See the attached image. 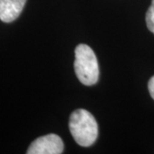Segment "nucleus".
<instances>
[{"instance_id":"f257e3e1","label":"nucleus","mask_w":154,"mask_h":154,"mask_svg":"<svg viewBox=\"0 0 154 154\" xmlns=\"http://www.w3.org/2000/svg\"><path fill=\"white\" fill-rule=\"evenodd\" d=\"M69 127L74 140L82 146H92L98 138V123L94 116L84 109H78L72 112Z\"/></svg>"},{"instance_id":"f03ea898","label":"nucleus","mask_w":154,"mask_h":154,"mask_svg":"<svg viewBox=\"0 0 154 154\" xmlns=\"http://www.w3.org/2000/svg\"><path fill=\"white\" fill-rule=\"evenodd\" d=\"M75 72L78 80L86 86H93L99 80V63L94 51L88 45L80 44L75 50Z\"/></svg>"},{"instance_id":"7ed1b4c3","label":"nucleus","mask_w":154,"mask_h":154,"mask_svg":"<svg viewBox=\"0 0 154 154\" xmlns=\"http://www.w3.org/2000/svg\"><path fill=\"white\" fill-rule=\"evenodd\" d=\"M63 152V142L58 135L49 134L38 137L28 147V154H61Z\"/></svg>"},{"instance_id":"20e7f679","label":"nucleus","mask_w":154,"mask_h":154,"mask_svg":"<svg viewBox=\"0 0 154 154\" xmlns=\"http://www.w3.org/2000/svg\"><path fill=\"white\" fill-rule=\"evenodd\" d=\"M27 0H0V20L4 22L15 21L21 15Z\"/></svg>"},{"instance_id":"39448f33","label":"nucleus","mask_w":154,"mask_h":154,"mask_svg":"<svg viewBox=\"0 0 154 154\" xmlns=\"http://www.w3.org/2000/svg\"><path fill=\"white\" fill-rule=\"evenodd\" d=\"M146 22L148 29L154 34V0L152 1V5L146 12Z\"/></svg>"},{"instance_id":"423d86ee","label":"nucleus","mask_w":154,"mask_h":154,"mask_svg":"<svg viewBox=\"0 0 154 154\" xmlns=\"http://www.w3.org/2000/svg\"><path fill=\"white\" fill-rule=\"evenodd\" d=\"M148 90L149 93H150V95H151L152 98L154 99V75L149 80Z\"/></svg>"}]
</instances>
